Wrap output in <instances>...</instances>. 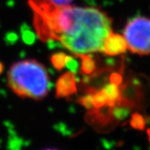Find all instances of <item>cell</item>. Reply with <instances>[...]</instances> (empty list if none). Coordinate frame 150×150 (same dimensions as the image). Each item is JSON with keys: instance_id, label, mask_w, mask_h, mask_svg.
I'll return each mask as SVG.
<instances>
[{"instance_id": "9", "label": "cell", "mask_w": 150, "mask_h": 150, "mask_svg": "<svg viewBox=\"0 0 150 150\" xmlns=\"http://www.w3.org/2000/svg\"><path fill=\"white\" fill-rule=\"evenodd\" d=\"M65 67H67V69L74 73L76 72V70L78 69V62L76 61V59L71 56H67V59H66V64H65Z\"/></svg>"}, {"instance_id": "7", "label": "cell", "mask_w": 150, "mask_h": 150, "mask_svg": "<svg viewBox=\"0 0 150 150\" xmlns=\"http://www.w3.org/2000/svg\"><path fill=\"white\" fill-rule=\"evenodd\" d=\"M67 54L63 52H58L54 54L50 57V61L52 64L57 70H62L65 67Z\"/></svg>"}, {"instance_id": "1", "label": "cell", "mask_w": 150, "mask_h": 150, "mask_svg": "<svg viewBox=\"0 0 150 150\" xmlns=\"http://www.w3.org/2000/svg\"><path fill=\"white\" fill-rule=\"evenodd\" d=\"M38 37L58 41L76 56L102 52L112 32V20L93 7L58 5L49 0H28Z\"/></svg>"}, {"instance_id": "5", "label": "cell", "mask_w": 150, "mask_h": 150, "mask_svg": "<svg viewBox=\"0 0 150 150\" xmlns=\"http://www.w3.org/2000/svg\"><path fill=\"white\" fill-rule=\"evenodd\" d=\"M77 92V82L74 73L68 71L61 75L56 83V97L68 98Z\"/></svg>"}, {"instance_id": "6", "label": "cell", "mask_w": 150, "mask_h": 150, "mask_svg": "<svg viewBox=\"0 0 150 150\" xmlns=\"http://www.w3.org/2000/svg\"><path fill=\"white\" fill-rule=\"evenodd\" d=\"M81 59V70L85 74H90L95 69V62L88 54L79 56Z\"/></svg>"}, {"instance_id": "2", "label": "cell", "mask_w": 150, "mask_h": 150, "mask_svg": "<svg viewBox=\"0 0 150 150\" xmlns=\"http://www.w3.org/2000/svg\"><path fill=\"white\" fill-rule=\"evenodd\" d=\"M8 85L18 96L34 100L47 97L50 79L47 69L35 59L18 61L8 73Z\"/></svg>"}, {"instance_id": "10", "label": "cell", "mask_w": 150, "mask_h": 150, "mask_svg": "<svg viewBox=\"0 0 150 150\" xmlns=\"http://www.w3.org/2000/svg\"><path fill=\"white\" fill-rule=\"evenodd\" d=\"M58 5H69L74 0H49Z\"/></svg>"}, {"instance_id": "11", "label": "cell", "mask_w": 150, "mask_h": 150, "mask_svg": "<svg viewBox=\"0 0 150 150\" xmlns=\"http://www.w3.org/2000/svg\"><path fill=\"white\" fill-rule=\"evenodd\" d=\"M147 136H148V139L150 143V129H149L147 130Z\"/></svg>"}, {"instance_id": "4", "label": "cell", "mask_w": 150, "mask_h": 150, "mask_svg": "<svg viewBox=\"0 0 150 150\" xmlns=\"http://www.w3.org/2000/svg\"><path fill=\"white\" fill-rule=\"evenodd\" d=\"M127 50L128 46L123 35L112 32L104 41L102 53L107 56H118Z\"/></svg>"}, {"instance_id": "12", "label": "cell", "mask_w": 150, "mask_h": 150, "mask_svg": "<svg viewBox=\"0 0 150 150\" xmlns=\"http://www.w3.org/2000/svg\"><path fill=\"white\" fill-rule=\"evenodd\" d=\"M3 70H4V65L2 63H0V74L3 73Z\"/></svg>"}, {"instance_id": "8", "label": "cell", "mask_w": 150, "mask_h": 150, "mask_svg": "<svg viewBox=\"0 0 150 150\" xmlns=\"http://www.w3.org/2000/svg\"><path fill=\"white\" fill-rule=\"evenodd\" d=\"M22 36H23V41L26 43H28V44H31L35 40V35L29 29H24V30H23L22 31Z\"/></svg>"}, {"instance_id": "13", "label": "cell", "mask_w": 150, "mask_h": 150, "mask_svg": "<svg viewBox=\"0 0 150 150\" xmlns=\"http://www.w3.org/2000/svg\"><path fill=\"white\" fill-rule=\"evenodd\" d=\"M43 150H60V149H45Z\"/></svg>"}, {"instance_id": "3", "label": "cell", "mask_w": 150, "mask_h": 150, "mask_svg": "<svg viewBox=\"0 0 150 150\" xmlns=\"http://www.w3.org/2000/svg\"><path fill=\"white\" fill-rule=\"evenodd\" d=\"M123 35L128 50L140 56L150 54V18L138 16L130 19L123 28Z\"/></svg>"}]
</instances>
